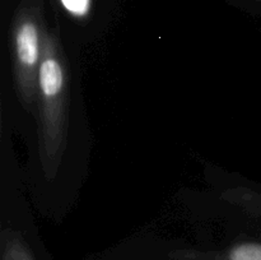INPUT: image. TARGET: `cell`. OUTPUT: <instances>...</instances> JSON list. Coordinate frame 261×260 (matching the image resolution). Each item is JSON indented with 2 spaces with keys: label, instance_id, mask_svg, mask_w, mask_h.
<instances>
[{
  "label": "cell",
  "instance_id": "6da1fadb",
  "mask_svg": "<svg viewBox=\"0 0 261 260\" xmlns=\"http://www.w3.org/2000/svg\"><path fill=\"white\" fill-rule=\"evenodd\" d=\"M81 59L82 48L53 20L38 76L35 119L24 139L23 177L31 203L55 223L63 222L78 201L93 153Z\"/></svg>",
  "mask_w": 261,
  "mask_h": 260
},
{
  "label": "cell",
  "instance_id": "7a4b0ae2",
  "mask_svg": "<svg viewBox=\"0 0 261 260\" xmlns=\"http://www.w3.org/2000/svg\"><path fill=\"white\" fill-rule=\"evenodd\" d=\"M50 24L45 0H20L7 32L2 61L0 119L23 139L35 119L38 76Z\"/></svg>",
  "mask_w": 261,
  "mask_h": 260
},
{
  "label": "cell",
  "instance_id": "3957f363",
  "mask_svg": "<svg viewBox=\"0 0 261 260\" xmlns=\"http://www.w3.org/2000/svg\"><path fill=\"white\" fill-rule=\"evenodd\" d=\"M0 124V260H54L32 213L13 130L4 120Z\"/></svg>",
  "mask_w": 261,
  "mask_h": 260
},
{
  "label": "cell",
  "instance_id": "277c9868",
  "mask_svg": "<svg viewBox=\"0 0 261 260\" xmlns=\"http://www.w3.org/2000/svg\"><path fill=\"white\" fill-rule=\"evenodd\" d=\"M162 260H261V240L240 239L214 247L163 249Z\"/></svg>",
  "mask_w": 261,
  "mask_h": 260
},
{
  "label": "cell",
  "instance_id": "5b68a950",
  "mask_svg": "<svg viewBox=\"0 0 261 260\" xmlns=\"http://www.w3.org/2000/svg\"><path fill=\"white\" fill-rule=\"evenodd\" d=\"M242 2L251 3V4H257V5H261V0H242Z\"/></svg>",
  "mask_w": 261,
  "mask_h": 260
}]
</instances>
